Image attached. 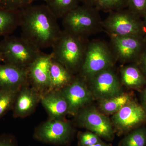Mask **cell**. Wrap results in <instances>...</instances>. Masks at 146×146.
Wrapping results in <instances>:
<instances>
[{
  "instance_id": "obj_1",
  "label": "cell",
  "mask_w": 146,
  "mask_h": 146,
  "mask_svg": "<svg viewBox=\"0 0 146 146\" xmlns=\"http://www.w3.org/2000/svg\"><path fill=\"white\" fill-rule=\"evenodd\" d=\"M19 15L21 36L40 50L52 48L63 32L46 4L31 5L19 11Z\"/></svg>"
},
{
  "instance_id": "obj_2",
  "label": "cell",
  "mask_w": 146,
  "mask_h": 146,
  "mask_svg": "<svg viewBox=\"0 0 146 146\" xmlns=\"http://www.w3.org/2000/svg\"><path fill=\"white\" fill-rule=\"evenodd\" d=\"M100 11L95 7L82 5L70 11L62 18L63 31L75 36L89 39L104 31Z\"/></svg>"
},
{
  "instance_id": "obj_3",
  "label": "cell",
  "mask_w": 146,
  "mask_h": 146,
  "mask_svg": "<svg viewBox=\"0 0 146 146\" xmlns=\"http://www.w3.org/2000/svg\"><path fill=\"white\" fill-rule=\"evenodd\" d=\"M89 41V39L63 31L61 36L52 47L53 58L74 74L79 73Z\"/></svg>"
},
{
  "instance_id": "obj_4",
  "label": "cell",
  "mask_w": 146,
  "mask_h": 146,
  "mask_svg": "<svg viewBox=\"0 0 146 146\" xmlns=\"http://www.w3.org/2000/svg\"><path fill=\"white\" fill-rule=\"evenodd\" d=\"M42 51L21 37L5 36L0 41V54L3 61L19 68L27 69Z\"/></svg>"
},
{
  "instance_id": "obj_5",
  "label": "cell",
  "mask_w": 146,
  "mask_h": 146,
  "mask_svg": "<svg viewBox=\"0 0 146 146\" xmlns=\"http://www.w3.org/2000/svg\"><path fill=\"white\" fill-rule=\"evenodd\" d=\"M115 62L109 44L100 39L89 40L79 75L88 81L102 71L113 68Z\"/></svg>"
},
{
  "instance_id": "obj_6",
  "label": "cell",
  "mask_w": 146,
  "mask_h": 146,
  "mask_svg": "<svg viewBox=\"0 0 146 146\" xmlns=\"http://www.w3.org/2000/svg\"><path fill=\"white\" fill-rule=\"evenodd\" d=\"M103 26L109 36H145L143 19L127 8L110 12L103 21Z\"/></svg>"
},
{
  "instance_id": "obj_7",
  "label": "cell",
  "mask_w": 146,
  "mask_h": 146,
  "mask_svg": "<svg viewBox=\"0 0 146 146\" xmlns=\"http://www.w3.org/2000/svg\"><path fill=\"white\" fill-rule=\"evenodd\" d=\"M74 133V130L69 122L64 119H49L36 127L33 137L43 143L64 146L70 143Z\"/></svg>"
},
{
  "instance_id": "obj_8",
  "label": "cell",
  "mask_w": 146,
  "mask_h": 146,
  "mask_svg": "<svg viewBox=\"0 0 146 146\" xmlns=\"http://www.w3.org/2000/svg\"><path fill=\"white\" fill-rule=\"evenodd\" d=\"M109 36L110 46L116 61L136 63L146 50V39L144 36Z\"/></svg>"
},
{
  "instance_id": "obj_9",
  "label": "cell",
  "mask_w": 146,
  "mask_h": 146,
  "mask_svg": "<svg viewBox=\"0 0 146 146\" xmlns=\"http://www.w3.org/2000/svg\"><path fill=\"white\" fill-rule=\"evenodd\" d=\"M111 122L118 135L127 134L146 122V111L132 100L113 114Z\"/></svg>"
},
{
  "instance_id": "obj_10",
  "label": "cell",
  "mask_w": 146,
  "mask_h": 146,
  "mask_svg": "<svg viewBox=\"0 0 146 146\" xmlns=\"http://www.w3.org/2000/svg\"><path fill=\"white\" fill-rule=\"evenodd\" d=\"M76 116L78 121L82 127L106 141L114 139L115 132L112 122L94 108H84Z\"/></svg>"
},
{
  "instance_id": "obj_11",
  "label": "cell",
  "mask_w": 146,
  "mask_h": 146,
  "mask_svg": "<svg viewBox=\"0 0 146 146\" xmlns=\"http://www.w3.org/2000/svg\"><path fill=\"white\" fill-rule=\"evenodd\" d=\"M113 68L102 71L86 81L93 97L100 100L122 94L121 83Z\"/></svg>"
},
{
  "instance_id": "obj_12",
  "label": "cell",
  "mask_w": 146,
  "mask_h": 146,
  "mask_svg": "<svg viewBox=\"0 0 146 146\" xmlns=\"http://www.w3.org/2000/svg\"><path fill=\"white\" fill-rule=\"evenodd\" d=\"M68 103L69 114L76 116L94 98L87 82L79 75L60 90Z\"/></svg>"
},
{
  "instance_id": "obj_13",
  "label": "cell",
  "mask_w": 146,
  "mask_h": 146,
  "mask_svg": "<svg viewBox=\"0 0 146 146\" xmlns=\"http://www.w3.org/2000/svg\"><path fill=\"white\" fill-rule=\"evenodd\" d=\"M52 59L51 53L41 52L27 68L28 82L42 94L50 87V69Z\"/></svg>"
},
{
  "instance_id": "obj_14",
  "label": "cell",
  "mask_w": 146,
  "mask_h": 146,
  "mask_svg": "<svg viewBox=\"0 0 146 146\" xmlns=\"http://www.w3.org/2000/svg\"><path fill=\"white\" fill-rule=\"evenodd\" d=\"M28 84L18 91L12 108L14 118H24L31 114L41 100L42 94Z\"/></svg>"
},
{
  "instance_id": "obj_15",
  "label": "cell",
  "mask_w": 146,
  "mask_h": 146,
  "mask_svg": "<svg viewBox=\"0 0 146 146\" xmlns=\"http://www.w3.org/2000/svg\"><path fill=\"white\" fill-rule=\"evenodd\" d=\"M28 83L27 69L6 63L0 65V88L19 91Z\"/></svg>"
},
{
  "instance_id": "obj_16",
  "label": "cell",
  "mask_w": 146,
  "mask_h": 146,
  "mask_svg": "<svg viewBox=\"0 0 146 146\" xmlns=\"http://www.w3.org/2000/svg\"><path fill=\"white\" fill-rule=\"evenodd\" d=\"M40 102L52 119H64L69 114L68 103L60 91H47L42 94Z\"/></svg>"
},
{
  "instance_id": "obj_17",
  "label": "cell",
  "mask_w": 146,
  "mask_h": 146,
  "mask_svg": "<svg viewBox=\"0 0 146 146\" xmlns=\"http://www.w3.org/2000/svg\"><path fill=\"white\" fill-rule=\"evenodd\" d=\"M121 84L129 89L139 90L146 85V77L136 63H129L120 70Z\"/></svg>"
},
{
  "instance_id": "obj_18",
  "label": "cell",
  "mask_w": 146,
  "mask_h": 146,
  "mask_svg": "<svg viewBox=\"0 0 146 146\" xmlns=\"http://www.w3.org/2000/svg\"><path fill=\"white\" fill-rule=\"evenodd\" d=\"M74 74L52 58L50 69V91H60L74 78Z\"/></svg>"
},
{
  "instance_id": "obj_19",
  "label": "cell",
  "mask_w": 146,
  "mask_h": 146,
  "mask_svg": "<svg viewBox=\"0 0 146 146\" xmlns=\"http://www.w3.org/2000/svg\"><path fill=\"white\" fill-rule=\"evenodd\" d=\"M20 24L19 11L5 10L0 8V36L11 34Z\"/></svg>"
},
{
  "instance_id": "obj_20",
  "label": "cell",
  "mask_w": 146,
  "mask_h": 146,
  "mask_svg": "<svg viewBox=\"0 0 146 146\" xmlns=\"http://www.w3.org/2000/svg\"><path fill=\"white\" fill-rule=\"evenodd\" d=\"M132 100L130 94L123 93L118 96L101 100L99 107L104 113L114 114Z\"/></svg>"
},
{
  "instance_id": "obj_21",
  "label": "cell",
  "mask_w": 146,
  "mask_h": 146,
  "mask_svg": "<svg viewBox=\"0 0 146 146\" xmlns=\"http://www.w3.org/2000/svg\"><path fill=\"white\" fill-rule=\"evenodd\" d=\"M46 5L56 18L61 19L80 5L79 0H44Z\"/></svg>"
},
{
  "instance_id": "obj_22",
  "label": "cell",
  "mask_w": 146,
  "mask_h": 146,
  "mask_svg": "<svg viewBox=\"0 0 146 146\" xmlns=\"http://www.w3.org/2000/svg\"><path fill=\"white\" fill-rule=\"evenodd\" d=\"M119 146H146V126L139 127L129 132Z\"/></svg>"
},
{
  "instance_id": "obj_23",
  "label": "cell",
  "mask_w": 146,
  "mask_h": 146,
  "mask_svg": "<svg viewBox=\"0 0 146 146\" xmlns=\"http://www.w3.org/2000/svg\"><path fill=\"white\" fill-rule=\"evenodd\" d=\"M18 91L0 88V119L12 109Z\"/></svg>"
},
{
  "instance_id": "obj_24",
  "label": "cell",
  "mask_w": 146,
  "mask_h": 146,
  "mask_svg": "<svg viewBox=\"0 0 146 146\" xmlns=\"http://www.w3.org/2000/svg\"><path fill=\"white\" fill-rule=\"evenodd\" d=\"M128 0H96L95 7L99 11L110 13L127 8Z\"/></svg>"
},
{
  "instance_id": "obj_25",
  "label": "cell",
  "mask_w": 146,
  "mask_h": 146,
  "mask_svg": "<svg viewBox=\"0 0 146 146\" xmlns=\"http://www.w3.org/2000/svg\"><path fill=\"white\" fill-rule=\"evenodd\" d=\"M38 1L40 0H0V8L18 11L31 5L35 2Z\"/></svg>"
},
{
  "instance_id": "obj_26",
  "label": "cell",
  "mask_w": 146,
  "mask_h": 146,
  "mask_svg": "<svg viewBox=\"0 0 146 146\" xmlns=\"http://www.w3.org/2000/svg\"><path fill=\"white\" fill-rule=\"evenodd\" d=\"M77 138L78 146L91 145L103 141L99 136L90 131L79 132Z\"/></svg>"
},
{
  "instance_id": "obj_27",
  "label": "cell",
  "mask_w": 146,
  "mask_h": 146,
  "mask_svg": "<svg viewBox=\"0 0 146 146\" xmlns=\"http://www.w3.org/2000/svg\"><path fill=\"white\" fill-rule=\"evenodd\" d=\"M127 8L143 19L146 16V0H128Z\"/></svg>"
},
{
  "instance_id": "obj_28",
  "label": "cell",
  "mask_w": 146,
  "mask_h": 146,
  "mask_svg": "<svg viewBox=\"0 0 146 146\" xmlns=\"http://www.w3.org/2000/svg\"><path fill=\"white\" fill-rule=\"evenodd\" d=\"M0 146H18V141L12 134L3 133L0 135Z\"/></svg>"
},
{
  "instance_id": "obj_29",
  "label": "cell",
  "mask_w": 146,
  "mask_h": 146,
  "mask_svg": "<svg viewBox=\"0 0 146 146\" xmlns=\"http://www.w3.org/2000/svg\"><path fill=\"white\" fill-rule=\"evenodd\" d=\"M146 77V50L136 63Z\"/></svg>"
},
{
  "instance_id": "obj_30",
  "label": "cell",
  "mask_w": 146,
  "mask_h": 146,
  "mask_svg": "<svg viewBox=\"0 0 146 146\" xmlns=\"http://www.w3.org/2000/svg\"><path fill=\"white\" fill-rule=\"evenodd\" d=\"M141 105L146 111V87L144 88L141 94Z\"/></svg>"
},
{
  "instance_id": "obj_31",
  "label": "cell",
  "mask_w": 146,
  "mask_h": 146,
  "mask_svg": "<svg viewBox=\"0 0 146 146\" xmlns=\"http://www.w3.org/2000/svg\"><path fill=\"white\" fill-rule=\"evenodd\" d=\"M79 1L80 3H82V5L94 7L95 6L96 1V0H79Z\"/></svg>"
},
{
  "instance_id": "obj_32",
  "label": "cell",
  "mask_w": 146,
  "mask_h": 146,
  "mask_svg": "<svg viewBox=\"0 0 146 146\" xmlns=\"http://www.w3.org/2000/svg\"><path fill=\"white\" fill-rule=\"evenodd\" d=\"M88 146H112V145L111 144L102 141L100 143Z\"/></svg>"
},
{
  "instance_id": "obj_33",
  "label": "cell",
  "mask_w": 146,
  "mask_h": 146,
  "mask_svg": "<svg viewBox=\"0 0 146 146\" xmlns=\"http://www.w3.org/2000/svg\"><path fill=\"white\" fill-rule=\"evenodd\" d=\"M143 22L144 31H145V36H144V37L146 39V16L143 18Z\"/></svg>"
},
{
  "instance_id": "obj_34",
  "label": "cell",
  "mask_w": 146,
  "mask_h": 146,
  "mask_svg": "<svg viewBox=\"0 0 146 146\" xmlns=\"http://www.w3.org/2000/svg\"><path fill=\"white\" fill-rule=\"evenodd\" d=\"M0 61H3L2 58L1 57V54H0Z\"/></svg>"
}]
</instances>
